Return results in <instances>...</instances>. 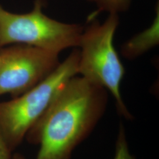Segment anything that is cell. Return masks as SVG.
I'll return each instance as SVG.
<instances>
[{"label": "cell", "instance_id": "cell-4", "mask_svg": "<svg viewBox=\"0 0 159 159\" xmlns=\"http://www.w3.org/2000/svg\"><path fill=\"white\" fill-rule=\"evenodd\" d=\"M44 0H35L31 11L14 14L0 5V48L19 43L59 54L79 46L83 27L61 23L46 16Z\"/></svg>", "mask_w": 159, "mask_h": 159}, {"label": "cell", "instance_id": "cell-3", "mask_svg": "<svg viewBox=\"0 0 159 159\" xmlns=\"http://www.w3.org/2000/svg\"><path fill=\"white\" fill-rule=\"evenodd\" d=\"M95 16L94 13L89 17V24L83 28L81 36L78 74L110 91L120 114L131 119L132 116L120 92L125 68L113 44L114 34L119 24L118 14H110L102 23L97 21Z\"/></svg>", "mask_w": 159, "mask_h": 159}, {"label": "cell", "instance_id": "cell-5", "mask_svg": "<svg viewBox=\"0 0 159 159\" xmlns=\"http://www.w3.org/2000/svg\"><path fill=\"white\" fill-rule=\"evenodd\" d=\"M59 54L21 44L0 48V96L21 95L60 64Z\"/></svg>", "mask_w": 159, "mask_h": 159}, {"label": "cell", "instance_id": "cell-9", "mask_svg": "<svg viewBox=\"0 0 159 159\" xmlns=\"http://www.w3.org/2000/svg\"><path fill=\"white\" fill-rule=\"evenodd\" d=\"M11 149L0 133V159H11Z\"/></svg>", "mask_w": 159, "mask_h": 159}, {"label": "cell", "instance_id": "cell-8", "mask_svg": "<svg viewBox=\"0 0 159 159\" xmlns=\"http://www.w3.org/2000/svg\"><path fill=\"white\" fill-rule=\"evenodd\" d=\"M113 159H136L130 152L125 136V129L122 123L120 124L116 143L115 154Z\"/></svg>", "mask_w": 159, "mask_h": 159}, {"label": "cell", "instance_id": "cell-1", "mask_svg": "<svg viewBox=\"0 0 159 159\" xmlns=\"http://www.w3.org/2000/svg\"><path fill=\"white\" fill-rule=\"evenodd\" d=\"M107 90L81 76L68 80L26 135L39 145L36 159H70L104 113Z\"/></svg>", "mask_w": 159, "mask_h": 159}, {"label": "cell", "instance_id": "cell-10", "mask_svg": "<svg viewBox=\"0 0 159 159\" xmlns=\"http://www.w3.org/2000/svg\"><path fill=\"white\" fill-rule=\"evenodd\" d=\"M11 159H26L25 158V157L23 156L22 154H21L15 153L12 156Z\"/></svg>", "mask_w": 159, "mask_h": 159}, {"label": "cell", "instance_id": "cell-6", "mask_svg": "<svg viewBox=\"0 0 159 159\" xmlns=\"http://www.w3.org/2000/svg\"><path fill=\"white\" fill-rule=\"evenodd\" d=\"M159 27V11L157 6L156 16L153 24L149 28L125 43L121 49L122 55L127 59H134L158 45Z\"/></svg>", "mask_w": 159, "mask_h": 159}, {"label": "cell", "instance_id": "cell-7", "mask_svg": "<svg viewBox=\"0 0 159 159\" xmlns=\"http://www.w3.org/2000/svg\"><path fill=\"white\" fill-rule=\"evenodd\" d=\"M96 4L99 11L117 14L126 11L130 4L131 0H89Z\"/></svg>", "mask_w": 159, "mask_h": 159}, {"label": "cell", "instance_id": "cell-2", "mask_svg": "<svg viewBox=\"0 0 159 159\" xmlns=\"http://www.w3.org/2000/svg\"><path fill=\"white\" fill-rule=\"evenodd\" d=\"M80 51L75 49L50 74L19 96L0 102V133L12 151L45 113L69 80L78 74Z\"/></svg>", "mask_w": 159, "mask_h": 159}]
</instances>
